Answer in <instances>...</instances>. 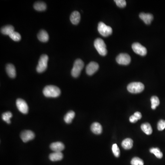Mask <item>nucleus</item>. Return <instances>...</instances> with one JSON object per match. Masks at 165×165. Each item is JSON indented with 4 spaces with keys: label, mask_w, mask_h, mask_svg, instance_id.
<instances>
[{
    "label": "nucleus",
    "mask_w": 165,
    "mask_h": 165,
    "mask_svg": "<svg viewBox=\"0 0 165 165\" xmlns=\"http://www.w3.org/2000/svg\"><path fill=\"white\" fill-rule=\"evenodd\" d=\"M43 94L47 97H57L61 94V90L58 87L54 85L45 86L43 89Z\"/></svg>",
    "instance_id": "f257e3e1"
},
{
    "label": "nucleus",
    "mask_w": 165,
    "mask_h": 165,
    "mask_svg": "<svg viewBox=\"0 0 165 165\" xmlns=\"http://www.w3.org/2000/svg\"><path fill=\"white\" fill-rule=\"evenodd\" d=\"M94 46L99 55L105 56L107 54L106 45L101 39H96L94 42Z\"/></svg>",
    "instance_id": "f03ea898"
},
{
    "label": "nucleus",
    "mask_w": 165,
    "mask_h": 165,
    "mask_svg": "<svg viewBox=\"0 0 165 165\" xmlns=\"http://www.w3.org/2000/svg\"><path fill=\"white\" fill-rule=\"evenodd\" d=\"M145 89L144 85L140 82H133L127 86L128 91L133 94L141 93Z\"/></svg>",
    "instance_id": "7ed1b4c3"
},
{
    "label": "nucleus",
    "mask_w": 165,
    "mask_h": 165,
    "mask_svg": "<svg viewBox=\"0 0 165 165\" xmlns=\"http://www.w3.org/2000/svg\"><path fill=\"white\" fill-rule=\"evenodd\" d=\"M84 63L81 59H77L74 62V66L71 71V74L72 77L77 78L80 74L82 70L84 68Z\"/></svg>",
    "instance_id": "20e7f679"
},
{
    "label": "nucleus",
    "mask_w": 165,
    "mask_h": 165,
    "mask_svg": "<svg viewBox=\"0 0 165 165\" xmlns=\"http://www.w3.org/2000/svg\"><path fill=\"white\" fill-rule=\"evenodd\" d=\"M98 30L99 34L104 37H108L112 33V28L101 22L99 23Z\"/></svg>",
    "instance_id": "39448f33"
},
{
    "label": "nucleus",
    "mask_w": 165,
    "mask_h": 165,
    "mask_svg": "<svg viewBox=\"0 0 165 165\" xmlns=\"http://www.w3.org/2000/svg\"><path fill=\"white\" fill-rule=\"evenodd\" d=\"M48 61V57L47 55L44 54L41 55L40 60L39 61L38 64L36 68V70L38 72H44L47 67V62Z\"/></svg>",
    "instance_id": "423d86ee"
},
{
    "label": "nucleus",
    "mask_w": 165,
    "mask_h": 165,
    "mask_svg": "<svg viewBox=\"0 0 165 165\" xmlns=\"http://www.w3.org/2000/svg\"><path fill=\"white\" fill-rule=\"evenodd\" d=\"M116 61L119 64L127 65L131 62V57L128 54L121 53L116 57Z\"/></svg>",
    "instance_id": "0eeeda50"
},
{
    "label": "nucleus",
    "mask_w": 165,
    "mask_h": 165,
    "mask_svg": "<svg viewBox=\"0 0 165 165\" xmlns=\"http://www.w3.org/2000/svg\"><path fill=\"white\" fill-rule=\"evenodd\" d=\"M133 50L135 53L141 56H145L147 54V49L139 43H133L132 46Z\"/></svg>",
    "instance_id": "6e6552de"
},
{
    "label": "nucleus",
    "mask_w": 165,
    "mask_h": 165,
    "mask_svg": "<svg viewBox=\"0 0 165 165\" xmlns=\"http://www.w3.org/2000/svg\"><path fill=\"white\" fill-rule=\"evenodd\" d=\"M16 105L20 112L23 114H27L28 112V104L24 99H18L16 101Z\"/></svg>",
    "instance_id": "1a4fd4ad"
},
{
    "label": "nucleus",
    "mask_w": 165,
    "mask_h": 165,
    "mask_svg": "<svg viewBox=\"0 0 165 165\" xmlns=\"http://www.w3.org/2000/svg\"><path fill=\"white\" fill-rule=\"evenodd\" d=\"M20 137L24 142L26 143L34 139L35 135L31 130H24L21 133Z\"/></svg>",
    "instance_id": "9d476101"
},
{
    "label": "nucleus",
    "mask_w": 165,
    "mask_h": 165,
    "mask_svg": "<svg viewBox=\"0 0 165 165\" xmlns=\"http://www.w3.org/2000/svg\"><path fill=\"white\" fill-rule=\"evenodd\" d=\"M99 68V66L97 63L91 62L86 67V73L89 75H92L98 70Z\"/></svg>",
    "instance_id": "9b49d317"
},
{
    "label": "nucleus",
    "mask_w": 165,
    "mask_h": 165,
    "mask_svg": "<svg viewBox=\"0 0 165 165\" xmlns=\"http://www.w3.org/2000/svg\"><path fill=\"white\" fill-rule=\"evenodd\" d=\"M50 148L54 152H61L64 149L65 145L61 142H56L50 145Z\"/></svg>",
    "instance_id": "f8f14e48"
},
{
    "label": "nucleus",
    "mask_w": 165,
    "mask_h": 165,
    "mask_svg": "<svg viewBox=\"0 0 165 165\" xmlns=\"http://www.w3.org/2000/svg\"><path fill=\"white\" fill-rule=\"evenodd\" d=\"M139 18L146 24H150L153 19V16L151 14L141 13L139 15Z\"/></svg>",
    "instance_id": "ddd939ff"
},
{
    "label": "nucleus",
    "mask_w": 165,
    "mask_h": 165,
    "mask_svg": "<svg viewBox=\"0 0 165 165\" xmlns=\"http://www.w3.org/2000/svg\"><path fill=\"white\" fill-rule=\"evenodd\" d=\"M80 20V14L78 11L72 12L70 16V21L73 24L77 25Z\"/></svg>",
    "instance_id": "4468645a"
},
{
    "label": "nucleus",
    "mask_w": 165,
    "mask_h": 165,
    "mask_svg": "<svg viewBox=\"0 0 165 165\" xmlns=\"http://www.w3.org/2000/svg\"><path fill=\"white\" fill-rule=\"evenodd\" d=\"M64 155L61 152H54L49 156V159L52 162L61 161Z\"/></svg>",
    "instance_id": "2eb2a0df"
},
{
    "label": "nucleus",
    "mask_w": 165,
    "mask_h": 165,
    "mask_svg": "<svg viewBox=\"0 0 165 165\" xmlns=\"http://www.w3.org/2000/svg\"><path fill=\"white\" fill-rule=\"evenodd\" d=\"M6 71L9 77L11 78H14L16 76L15 68L14 65L8 64L6 66Z\"/></svg>",
    "instance_id": "dca6fc26"
},
{
    "label": "nucleus",
    "mask_w": 165,
    "mask_h": 165,
    "mask_svg": "<svg viewBox=\"0 0 165 165\" xmlns=\"http://www.w3.org/2000/svg\"><path fill=\"white\" fill-rule=\"evenodd\" d=\"M91 130L95 135H100L102 132V127L98 122H94L91 126Z\"/></svg>",
    "instance_id": "f3484780"
},
{
    "label": "nucleus",
    "mask_w": 165,
    "mask_h": 165,
    "mask_svg": "<svg viewBox=\"0 0 165 165\" xmlns=\"http://www.w3.org/2000/svg\"><path fill=\"white\" fill-rule=\"evenodd\" d=\"M38 38L41 41L46 42L49 40V37L48 34L44 30H41L38 34Z\"/></svg>",
    "instance_id": "a211bd4d"
},
{
    "label": "nucleus",
    "mask_w": 165,
    "mask_h": 165,
    "mask_svg": "<svg viewBox=\"0 0 165 165\" xmlns=\"http://www.w3.org/2000/svg\"><path fill=\"white\" fill-rule=\"evenodd\" d=\"M14 31V28L12 25H8L1 28V32L5 35H10Z\"/></svg>",
    "instance_id": "6ab92c4d"
},
{
    "label": "nucleus",
    "mask_w": 165,
    "mask_h": 165,
    "mask_svg": "<svg viewBox=\"0 0 165 165\" xmlns=\"http://www.w3.org/2000/svg\"><path fill=\"white\" fill-rule=\"evenodd\" d=\"M122 146L124 149H131L133 146V141L130 138H127L122 141Z\"/></svg>",
    "instance_id": "aec40b11"
},
{
    "label": "nucleus",
    "mask_w": 165,
    "mask_h": 165,
    "mask_svg": "<svg viewBox=\"0 0 165 165\" xmlns=\"http://www.w3.org/2000/svg\"><path fill=\"white\" fill-rule=\"evenodd\" d=\"M141 128L143 131L147 135H150L152 133V128L149 123H143L141 126Z\"/></svg>",
    "instance_id": "412c9836"
},
{
    "label": "nucleus",
    "mask_w": 165,
    "mask_h": 165,
    "mask_svg": "<svg viewBox=\"0 0 165 165\" xmlns=\"http://www.w3.org/2000/svg\"><path fill=\"white\" fill-rule=\"evenodd\" d=\"M34 7L36 10L38 11H43L47 9V5L45 2L39 1L34 3Z\"/></svg>",
    "instance_id": "4be33fe9"
},
{
    "label": "nucleus",
    "mask_w": 165,
    "mask_h": 165,
    "mask_svg": "<svg viewBox=\"0 0 165 165\" xmlns=\"http://www.w3.org/2000/svg\"><path fill=\"white\" fill-rule=\"evenodd\" d=\"M75 116V113L74 111H70L65 115L64 118L65 122L67 123H70L72 122L73 119Z\"/></svg>",
    "instance_id": "5701e85b"
},
{
    "label": "nucleus",
    "mask_w": 165,
    "mask_h": 165,
    "mask_svg": "<svg viewBox=\"0 0 165 165\" xmlns=\"http://www.w3.org/2000/svg\"><path fill=\"white\" fill-rule=\"evenodd\" d=\"M150 152L154 154L155 156L159 159H161L163 157V154L161 151V150L158 148H152L149 150Z\"/></svg>",
    "instance_id": "b1692460"
},
{
    "label": "nucleus",
    "mask_w": 165,
    "mask_h": 165,
    "mask_svg": "<svg viewBox=\"0 0 165 165\" xmlns=\"http://www.w3.org/2000/svg\"><path fill=\"white\" fill-rule=\"evenodd\" d=\"M150 101L151 103V108L153 110H155V109L159 105V99L157 96H153L151 98Z\"/></svg>",
    "instance_id": "393cba45"
},
{
    "label": "nucleus",
    "mask_w": 165,
    "mask_h": 165,
    "mask_svg": "<svg viewBox=\"0 0 165 165\" xmlns=\"http://www.w3.org/2000/svg\"><path fill=\"white\" fill-rule=\"evenodd\" d=\"M12 116H13L12 113L10 112H5L2 115V120L7 122V123L10 124L11 123L10 119Z\"/></svg>",
    "instance_id": "a878e982"
},
{
    "label": "nucleus",
    "mask_w": 165,
    "mask_h": 165,
    "mask_svg": "<svg viewBox=\"0 0 165 165\" xmlns=\"http://www.w3.org/2000/svg\"><path fill=\"white\" fill-rule=\"evenodd\" d=\"M132 165H144V162L139 157H134L131 161Z\"/></svg>",
    "instance_id": "bb28decb"
},
{
    "label": "nucleus",
    "mask_w": 165,
    "mask_h": 165,
    "mask_svg": "<svg viewBox=\"0 0 165 165\" xmlns=\"http://www.w3.org/2000/svg\"><path fill=\"white\" fill-rule=\"evenodd\" d=\"M9 36L12 40H14V41H20L21 39L20 34L18 32H15V31H14Z\"/></svg>",
    "instance_id": "cd10ccee"
},
{
    "label": "nucleus",
    "mask_w": 165,
    "mask_h": 165,
    "mask_svg": "<svg viewBox=\"0 0 165 165\" xmlns=\"http://www.w3.org/2000/svg\"><path fill=\"white\" fill-rule=\"evenodd\" d=\"M112 151L113 154L116 157H118L120 156V151L118 145L116 144H113L112 146Z\"/></svg>",
    "instance_id": "c85d7f7f"
},
{
    "label": "nucleus",
    "mask_w": 165,
    "mask_h": 165,
    "mask_svg": "<svg viewBox=\"0 0 165 165\" xmlns=\"http://www.w3.org/2000/svg\"><path fill=\"white\" fill-rule=\"evenodd\" d=\"M116 5L119 7L123 8L126 6V1L125 0H115Z\"/></svg>",
    "instance_id": "c756f323"
},
{
    "label": "nucleus",
    "mask_w": 165,
    "mask_h": 165,
    "mask_svg": "<svg viewBox=\"0 0 165 165\" xmlns=\"http://www.w3.org/2000/svg\"><path fill=\"white\" fill-rule=\"evenodd\" d=\"M157 128L159 131H162L165 128V121L161 120L159 121L157 124Z\"/></svg>",
    "instance_id": "7c9ffc66"
},
{
    "label": "nucleus",
    "mask_w": 165,
    "mask_h": 165,
    "mask_svg": "<svg viewBox=\"0 0 165 165\" xmlns=\"http://www.w3.org/2000/svg\"><path fill=\"white\" fill-rule=\"evenodd\" d=\"M138 120V119L135 117V116L133 115L130 116V118H129V121L132 123H135V122H137Z\"/></svg>",
    "instance_id": "2f4dec72"
},
{
    "label": "nucleus",
    "mask_w": 165,
    "mask_h": 165,
    "mask_svg": "<svg viewBox=\"0 0 165 165\" xmlns=\"http://www.w3.org/2000/svg\"><path fill=\"white\" fill-rule=\"evenodd\" d=\"M133 115L135 116V117L138 120H139V119H140L142 118L141 114L140 112H135Z\"/></svg>",
    "instance_id": "473e14b6"
}]
</instances>
